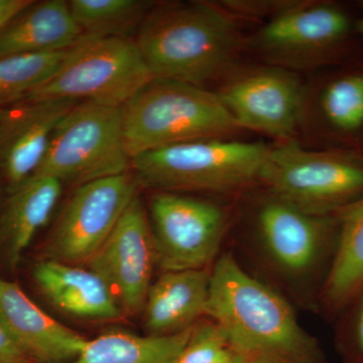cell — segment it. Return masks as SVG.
I'll return each instance as SVG.
<instances>
[{"mask_svg":"<svg viewBox=\"0 0 363 363\" xmlns=\"http://www.w3.org/2000/svg\"><path fill=\"white\" fill-rule=\"evenodd\" d=\"M259 183L269 195L306 213L328 216L363 198V152L311 150L294 140L269 149Z\"/></svg>","mask_w":363,"mask_h":363,"instance_id":"cell-5","label":"cell"},{"mask_svg":"<svg viewBox=\"0 0 363 363\" xmlns=\"http://www.w3.org/2000/svg\"><path fill=\"white\" fill-rule=\"evenodd\" d=\"M226 363H245V362H243V360L241 359L240 357H236V358H234L233 360H231V362H226Z\"/></svg>","mask_w":363,"mask_h":363,"instance_id":"cell-31","label":"cell"},{"mask_svg":"<svg viewBox=\"0 0 363 363\" xmlns=\"http://www.w3.org/2000/svg\"><path fill=\"white\" fill-rule=\"evenodd\" d=\"M152 79L135 39L83 35L54 76L23 101L70 99L121 108Z\"/></svg>","mask_w":363,"mask_h":363,"instance_id":"cell-6","label":"cell"},{"mask_svg":"<svg viewBox=\"0 0 363 363\" xmlns=\"http://www.w3.org/2000/svg\"><path fill=\"white\" fill-rule=\"evenodd\" d=\"M87 264L109 286L123 313L143 311L157 262L149 213L138 195Z\"/></svg>","mask_w":363,"mask_h":363,"instance_id":"cell-12","label":"cell"},{"mask_svg":"<svg viewBox=\"0 0 363 363\" xmlns=\"http://www.w3.org/2000/svg\"><path fill=\"white\" fill-rule=\"evenodd\" d=\"M32 2L33 0H0V30Z\"/></svg>","mask_w":363,"mask_h":363,"instance_id":"cell-29","label":"cell"},{"mask_svg":"<svg viewBox=\"0 0 363 363\" xmlns=\"http://www.w3.org/2000/svg\"><path fill=\"white\" fill-rule=\"evenodd\" d=\"M150 0H70L72 16L83 35L135 39L156 6Z\"/></svg>","mask_w":363,"mask_h":363,"instance_id":"cell-22","label":"cell"},{"mask_svg":"<svg viewBox=\"0 0 363 363\" xmlns=\"http://www.w3.org/2000/svg\"><path fill=\"white\" fill-rule=\"evenodd\" d=\"M210 272L168 271L152 281L143 309L150 335H171L194 326L206 311Z\"/></svg>","mask_w":363,"mask_h":363,"instance_id":"cell-16","label":"cell"},{"mask_svg":"<svg viewBox=\"0 0 363 363\" xmlns=\"http://www.w3.org/2000/svg\"><path fill=\"white\" fill-rule=\"evenodd\" d=\"M121 111L130 159L179 143L225 138L240 130L218 93L177 81L152 79Z\"/></svg>","mask_w":363,"mask_h":363,"instance_id":"cell-3","label":"cell"},{"mask_svg":"<svg viewBox=\"0 0 363 363\" xmlns=\"http://www.w3.org/2000/svg\"><path fill=\"white\" fill-rule=\"evenodd\" d=\"M236 357L224 332L210 320L193 326L190 338L176 363H226Z\"/></svg>","mask_w":363,"mask_h":363,"instance_id":"cell-25","label":"cell"},{"mask_svg":"<svg viewBox=\"0 0 363 363\" xmlns=\"http://www.w3.org/2000/svg\"><path fill=\"white\" fill-rule=\"evenodd\" d=\"M135 40L152 78L198 87L223 74L240 45L233 16L202 1L157 4Z\"/></svg>","mask_w":363,"mask_h":363,"instance_id":"cell-2","label":"cell"},{"mask_svg":"<svg viewBox=\"0 0 363 363\" xmlns=\"http://www.w3.org/2000/svg\"><path fill=\"white\" fill-rule=\"evenodd\" d=\"M192 329L164 336L106 332L87 340L80 354L69 363H176Z\"/></svg>","mask_w":363,"mask_h":363,"instance_id":"cell-21","label":"cell"},{"mask_svg":"<svg viewBox=\"0 0 363 363\" xmlns=\"http://www.w3.org/2000/svg\"><path fill=\"white\" fill-rule=\"evenodd\" d=\"M240 130L292 140L303 105L297 76L283 68L260 69L231 81L218 93Z\"/></svg>","mask_w":363,"mask_h":363,"instance_id":"cell-13","label":"cell"},{"mask_svg":"<svg viewBox=\"0 0 363 363\" xmlns=\"http://www.w3.org/2000/svg\"><path fill=\"white\" fill-rule=\"evenodd\" d=\"M205 315L245 363H325L316 339L298 324L285 298L228 253L210 272Z\"/></svg>","mask_w":363,"mask_h":363,"instance_id":"cell-1","label":"cell"},{"mask_svg":"<svg viewBox=\"0 0 363 363\" xmlns=\"http://www.w3.org/2000/svg\"><path fill=\"white\" fill-rule=\"evenodd\" d=\"M325 119L343 135H362L363 70L344 73L330 81L321 96Z\"/></svg>","mask_w":363,"mask_h":363,"instance_id":"cell-24","label":"cell"},{"mask_svg":"<svg viewBox=\"0 0 363 363\" xmlns=\"http://www.w3.org/2000/svg\"><path fill=\"white\" fill-rule=\"evenodd\" d=\"M297 1H252V0H227L218 4L230 16H250V18H264L269 20L290 9Z\"/></svg>","mask_w":363,"mask_h":363,"instance_id":"cell-27","label":"cell"},{"mask_svg":"<svg viewBox=\"0 0 363 363\" xmlns=\"http://www.w3.org/2000/svg\"><path fill=\"white\" fill-rule=\"evenodd\" d=\"M79 102L23 101L0 113V167L11 192L37 173L55 130Z\"/></svg>","mask_w":363,"mask_h":363,"instance_id":"cell-14","label":"cell"},{"mask_svg":"<svg viewBox=\"0 0 363 363\" xmlns=\"http://www.w3.org/2000/svg\"><path fill=\"white\" fill-rule=\"evenodd\" d=\"M337 247L319 298L326 314L339 317L363 289V198L338 212Z\"/></svg>","mask_w":363,"mask_h":363,"instance_id":"cell-20","label":"cell"},{"mask_svg":"<svg viewBox=\"0 0 363 363\" xmlns=\"http://www.w3.org/2000/svg\"><path fill=\"white\" fill-rule=\"evenodd\" d=\"M260 245L272 266L291 279H326L339 235L338 214L316 216L269 195L257 214Z\"/></svg>","mask_w":363,"mask_h":363,"instance_id":"cell-9","label":"cell"},{"mask_svg":"<svg viewBox=\"0 0 363 363\" xmlns=\"http://www.w3.org/2000/svg\"><path fill=\"white\" fill-rule=\"evenodd\" d=\"M136 187L131 172L78 186L52 229L48 259L71 264L87 262L138 195Z\"/></svg>","mask_w":363,"mask_h":363,"instance_id":"cell-11","label":"cell"},{"mask_svg":"<svg viewBox=\"0 0 363 363\" xmlns=\"http://www.w3.org/2000/svg\"><path fill=\"white\" fill-rule=\"evenodd\" d=\"M63 184L50 177H33L11 192L0 219V236L11 266H18L35 234L51 219Z\"/></svg>","mask_w":363,"mask_h":363,"instance_id":"cell-19","label":"cell"},{"mask_svg":"<svg viewBox=\"0 0 363 363\" xmlns=\"http://www.w3.org/2000/svg\"><path fill=\"white\" fill-rule=\"evenodd\" d=\"M339 317L343 350L353 363H363V289Z\"/></svg>","mask_w":363,"mask_h":363,"instance_id":"cell-26","label":"cell"},{"mask_svg":"<svg viewBox=\"0 0 363 363\" xmlns=\"http://www.w3.org/2000/svg\"><path fill=\"white\" fill-rule=\"evenodd\" d=\"M362 149H360V150H362L363 152V133H362Z\"/></svg>","mask_w":363,"mask_h":363,"instance_id":"cell-32","label":"cell"},{"mask_svg":"<svg viewBox=\"0 0 363 363\" xmlns=\"http://www.w3.org/2000/svg\"><path fill=\"white\" fill-rule=\"evenodd\" d=\"M355 30L363 42V1L357 4V14L355 18Z\"/></svg>","mask_w":363,"mask_h":363,"instance_id":"cell-30","label":"cell"},{"mask_svg":"<svg viewBox=\"0 0 363 363\" xmlns=\"http://www.w3.org/2000/svg\"><path fill=\"white\" fill-rule=\"evenodd\" d=\"M124 145L123 111L79 102L60 123L44 161L33 177H50L81 186L130 172Z\"/></svg>","mask_w":363,"mask_h":363,"instance_id":"cell-7","label":"cell"},{"mask_svg":"<svg viewBox=\"0 0 363 363\" xmlns=\"http://www.w3.org/2000/svg\"><path fill=\"white\" fill-rule=\"evenodd\" d=\"M269 149L225 138L194 140L138 155L130 172L138 185L157 192H230L259 182Z\"/></svg>","mask_w":363,"mask_h":363,"instance_id":"cell-4","label":"cell"},{"mask_svg":"<svg viewBox=\"0 0 363 363\" xmlns=\"http://www.w3.org/2000/svg\"><path fill=\"white\" fill-rule=\"evenodd\" d=\"M0 326L33 363H69L87 339L56 321L18 284L0 277Z\"/></svg>","mask_w":363,"mask_h":363,"instance_id":"cell-15","label":"cell"},{"mask_svg":"<svg viewBox=\"0 0 363 363\" xmlns=\"http://www.w3.org/2000/svg\"><path fill=\"white\" fill-rule=\"evenodd\" d=\"M0 363H33L0 326Z\"/></svg>","mask_w":363,"mask_h":363,"instance_id":"cell-28","label":"cell"},{"mask_svg":"<svg viewBox=\"0 0 363 363\" xmlns=\"http://www.w3.org/2000/svg\"><path fill=\"white\" fill-rule=\"evenodd\" d=\"M65 51L13 55L0 58V106L20 104L54 76Z\"/></svg>","mask_w":363,"mask_h":363,"instance_id":"cell-23","label":"cell"},{"mask_svg":"<svg viewBox=\"0 0 363 363\" xmlns=\"http://www.w3.org/2000/svg\"><path fill=\"white\" fill-rule=\"evenodd\" d=\"M355 18L334 2L297 1L267 21L257 45L267 59L281 66L334 63L350 51L353 35H357Z\"/></svg>","mask_w":363,"mask_h":363,"instance_id":"cell-8","label":"cell"},{"mask_svg":"<svg viewBox=\"0 0 363 363\" xmlns=\"http://www.w3.org/2000/svg\"><path fill=\"white\" fill-rule=\"evenodd\" d=\"M33 278L45 297L72 316L95 320L123 316L109 286L90 269L45 259L35 266Z\"/></svg>","mask_w":363,"mask_h":363,"instance_id":"cell-17","label":"cell"},{"mask_svg":"<svg viewBox=\"0 0 363 363\" xmlns=\"http://www.w3.org/2000/svg\"><path fill=\"white\" fill-rule=\"evenodd\" d=\"M82 35L69 1H33L0 30V58L65 51Z\"/></svg>","mask_w":363,"mask_h":363,"instance_id":"cell-18","label":"cell"},{"mask_svg":"<svg viewBox=\"0 0 363 363\" xmlns=\"http://www.w3.org/2000/svg\"><path fill=\"white\" fill-rule=\"evenodd\" d=\"M147 213L162 272L207 269L213 262L225 233L223 208L179 193L156 192Z\"/></svg>","mask_w":363,"mask_h":363,"instance_id":"cell-10","label":"cell"}]
</instances>
